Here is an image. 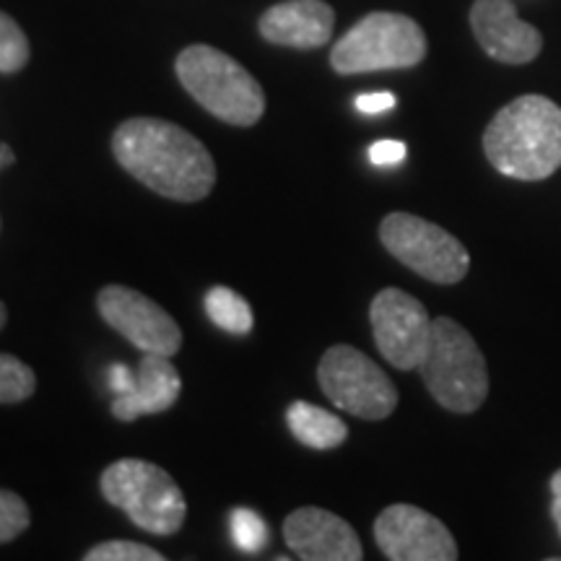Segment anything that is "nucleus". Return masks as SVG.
<instances>
[{
    "label": "nucleus",
    "mask_w": 561,
    "mask_h": 561,
    "mask_svg": "<svg viewBox=\"0 0 561 561\" xmlns=\"http://www.w3.org/2000/svg\"><path fill=\"white\" fill-rule=\"evenodd\" d=\"M13 161V151L5 149V146H0V170H3L5 164H11Z\"/></svg>",
    "instance_id": "27"
},
{
    "label": "nucleus",
    "mask_w": 561,
    "mask_h": 561,
    "mask_svg": "<svg viewBox=\"0 0 561 561\" xmlns=\"http://www.w3.org/2000/svg\"><path fill=\"white\" fill-rule=\"evenodd\" d=\"M112 153L125 172L161 198L195 203L216 185V164L193 133L159 117H133L112 136Z\"/></svg>",
    "instance_id": "1"
},
{
    "label": "nucleus",
    "mask_w": 561,
    "mask_h": 561,
    "mask_svg": "<svg viewBox=\"0 0 561 561\" xmlns=\"http://www.w3.org/2000/svg\"><path fill=\"white\" fill-rule=\"evenodd\" d=\"M335 13L322 0H286L263 13L261 34L271 45L314 50L331 42Z\"/></svg>",
    "instance_id": "14"
},
{
    "label": "nucleus",
    "mask_w": 561,
    "mask_h": 561,
    "mask_svg": "<svg viewBox=\"0 0 561 561\" xmlns=\"http://www.w3.org/2000/svg\"><path fill=\"white\" fill-rule=\"evenodd\" d=\"M284 541L305 561H359L364 557L356 530L322 507H299L284 520Z\"/></svg>",
    "instance_id": "12"
},
{
    "label": "nucleus",
    "mask_w": 561,
    "mask_h": 561,
    "mask_svg": "<svg viewBox=\"0 0 561 561\" xmlns=\"http://www.w3.org/2000/svg\"><path fill=\"white\" fill-rule=\"evenodd\" d=\"M5 320H9V312H5V305H3V301H0V331H3Z\"/></svg>",
    "instance_id": "28"
},
{
    "label": "nucleus",
    "mask_w": 561,
    "mask_h": 561,
    "mask_svg": "<svg viewBox=\"0 0 561 561\" xmlns=\"http://www.w3.org/2000/svg\"><path fill=\"white\" fill-rule=\"evenodd\" d=\"M426 37L416 21L403 13L377 11L339 39L331 53V66L341 76L375 73V70L413 68L424 60Z\"/></svg>",
    "instance_id": "6"
},
{
    "label": "nucleus",
    "mask_w": 561,
    "mask_h": 561,
    "mask_svg": "<svg viewBox=\"0 0 561 561\" xmlns=\"http://www.w3.org/2000/svg\"><path fill=\"white\" fill-rule=\"evenodd\" d=\"M83 561H164V553L136 541H104L83 553Z\"/></svg>",
    "instance_id": "21"
},
{
    "label": "nucleus",
    "mask_w": 561,
    "mask_h": 561,
    "mask_svg": "<svg viewBox=\"0 0 561 561\" xmlns=\"http://www.w3.org/2000/svg\"><path fill=\"white\" fill-rule=\"evenodd\" d=\"M318 382L328 401L341 411L367 421L388 419L398 405V390L390 377L359 348H328L318 364Z\"/></svg>",
    "instance_id": "8"
},
{
    "label": "nucleus",
    "mask_w": 561,
    "mask_h": 561,
    "mask_svg": "<svg viewBox=\"0 0 561 561\" xmlns=\"http://www.w3.org/2000/svg\"><path fill=\"white\" fill-rule=\"evenodd\" d=\"M286 421H289L294 437L312 450H335L348 439V426L320 405L305 401L291 403L286 411Z\"/></svg>",
    "instance_id": "16"
},
{
    "label": "nucleus",
    "mask_w": 561,
    "mask_h": 561,
    "mask_svg": "<svg viewBox=\"0 0 561 561\" xmlns=\"http://www.w3.org/2000/svg\"><path fill=\"white\" fill-rule=\"evenodd\" d=\"M32 515L26 502L9 489H0V543H11L30 528Z\"/></svg>",
    "instance_id": "22"
},
{
    "label": "nucleus",
    "mask_w": 561,
    "mask_h": 561,
    "mask_svg": "<svg viewBox=\"0 0 561 561\" xmlns=\"http://www.w3.org/2000/svg\"><path fill=\"white\" fill-rule=\"evenodd\" d=\"M426 390L442 409L473 413L489 396V369L473 335L450 318H437L419 364Z\"/></svg>",
    "instance_id": "4"
},
{
    "label": "nucleus",
    "mask_w": 561,
    "mask_h": 561,
    "mask_svg": "<svg viewBox=\"0 0 561 561\" xmlns=\"http://www.w3.org/2000/svg\"><path fill=\"white\" fill-rule=\"evenodd\" d=\"M371 333L380 354L396 369H419L432 339L434 320L416 297L382 289L369 307Z\"/></svg>",
    "instance_id": "10"
},
{
    "label": "nucleus",
    "mask_w": 561,
    "mask_h": 561,
    "mask_svg": "<svg viewBox=\"0 0 561 561\" xmlns=\"http://www.w3.org/2000/svg\"><path fill=\"white\" fill-rule=\"evenodd\" d=\"M354 104L362 115H380V112L396 107V94H390V91H371V94L356 96Z\"/></svg>",
    "instance_id": "24"
},
{
    "label": "nucleus",
    "mask_w": 561,
    "mask_h": 561,
    "mask_svg": "<svg viewBox=\"0 0 561 561\" xmlns=\"http://www.w3.org/2000/svg\"><path fill=\"white\" fill-rule=\"evenodd\" d=\"M178 79L187 94L219 121L250 128L263 117V87L227 53L210 45H191L178 58Z\"/></svg>",
    "instance_id": "3"
},
{
    "label": "nucleus",
    "mask_w": 561,
    "mask_h": 561,
    "mask_svg": "<svg viewBox=\"0 0 561 561\" xmlns=\"http://www.w3.org/2000/svg\"><path fill=\"white\" fill-rule=\"evenodd\" d=\"M483 151L491 167L507 178H551L561 167V107L538 94L510 102L483 133Z\"/></svg>",
    "instance_id": "2"
},
{
    "label": "nucleus",
    "mask_w": 561,
    "mask_h": 561,
    "mask_svg": "<svg viewBox=\"0 0 561 561\" xmlns=\"http://www.w3.org/2000/svg\"><path fill=\"white\" fill-rule=\"evenodd\" d=\"M133 385H136V375L125 367V364H112L110 367V390L115 392V396H125V392L133 390Z\"/></svg>",
    "instance_id": "25"
},
{
    "label": "nucleus",
    "mask_w": 561,
    "mask_h": 561,
    "mask_svg": "<svg viewBox=\"0 0 561 561\" xmlns=\"http://www.w3.org/2000/svg\"><path fill=\"white\" fill-rule=\"evenodd\" d=\"M380 240L396 261L434 284H458L471 268V255L460 240L421 216L403 210L385 216Z\"/></svg>",
    "instance_id": "7"
},
{
    "label": "nucleus",
    "mask_w": 561,
    "mask_h": 561,
    "mask_svg": "<svg viewBox=\"0 0 561 561\" xmlns=\"http://www.w3.org/2000/svg\"><path fill=\"white\" fill-rule=\"evenodd\" d=\"M405 144L401 140H377L375 146L369 149V161L377 167H392V164H401L405 159Z\"/></svg>",
    "instance_id": "23"
},
{
    "label": "nucleus",
    "mask_w": 561,
    "mask_h": 561,
    "mask_svg": "<svg viewBox=\"0 0 561 561\" xmlns=\"http://www.w3.org/2000/svg\"><path fill=\"white\" fill-rule=\"evenodd\" d=\"M180 371L174 369L170 356L144 354V359L138 364L136 385L125 396H115L112 416L128 424V421H136L140 416L164 413L180 401Z\"/></svg>",
    "instance_id": "15"
},
{
    "label": "nucleus",
    "mask_w": 561,
    "mask_h": 561,
    "mask_svg": "<svg viewBox=\"0 0 561 561\" xmlns=\"http://www.w3.org/2000/svg\"><path fill=\"white\" fill-rule=\"evenodd\" d=\"M30 60V42L9 13L0 11V73H16Z\"/></svg>",
    "instance_id": "20"
},
{
    "label": "nucleus",
    "mask_w": 561,
    "mask_h": 561,
    "mask_svg": "<svg viewBox=\"0 0 561 561\" xmlns=\"http://www.w3.org/2000/svg\"><path fill=\"white\" fill-rule=\"evenodd\" d=\"M375 541L392 561H455L458 543L447 525L413 504H392L375 520Z\"/></svg>",
    "instance_id": "11"
},
{
    "label": "nucleus",
    "mask_w": 561,
    "mask_h": 561,
    "mask_svg": "<svg viewBox=\"0 0 561 561\" xmlns=\"http://www.w3.org/2000/svg\"><path fill=\"white\" fill-rule=\"evenodd\" d=\"M229 528H231V538H234L237 549L244 553L263 551V546L268 543V525H265V520L257 515V512H252L248 507L231 510Z\"/></svg>",
    "instance_id": "19"
},
{
    "label": "nucleus",
    "mask_w": 561,
    "mask_h": 561,
    "mask_svg": "<svg viewBox=\"0 0 561 561\" xmlns=\"http://www.w3.org/2000/svg\"><path fill=\"white\" fill-rule=\"evenodd\" d=\"M471 26L486 55L510 66L536 60L543 47L541 32L525 24L510 0H476Z\"/></svg>",
    "instance_id": "13"
},
{
    "label": "nucleus",
    "mask_w": 561,
    "mask_h": 561,
    "mask_svg": "<svg viewBox=\"0 0 561 561\" xmlns=\"http://www.w3.org/2000/svg\"><path fill=\"white\" fill-rule=\"evenodd\" d=\"M100 489L104 500L123 510L140 530L172 536L185 525V494L164 468L149 460L123 458L112 462L104 468Z\"/></svg>",
    "instance_id": "5"
},
{
    "label": "nucleus",
    "mask_w": 561,
    "mask_h": 561,
    "mask_svg": "<svg viewBox=\"0 0 561 561\" xmlns=\"http://www.w3.org/2000/svg\"><path fill=\"white\" fill-rule=\"evenodd\" d=\"M37 390V375L16 356L0 354V403H21Z\"/></svg>",
    "instance_id": "18"
},
{
    "label": "nucleus",
    "mask_w": 561,
    "mask_h": 561,
    "mask_svg": "<svg viewBox=\"0 0 561 561\" xmlns=\"http://www.w3.org/2000/svg\"><path fill=\"white\" fill-rule=\"evenodd\" d=\"M203 305H206V314L210 322L231 335H248L252 325H255L248 299L227 289V286H214L206 294V299H203Z\"/></svg>",
    "instance_id": "17"
},
{
    "label": "nucleus",
    "mask_w": 561,
    "mask_h": 561,
    "mask_svg": "<svg viewBox=\"0 0 561 561\" xmlns=\"http://www.w3.org/2000/svg\"><path fill=\"white\" fill-rule=\"evenodd\" d=\"M551 494H553L551 517H553V523H557L559 536H561V471H557V473L551 476Z\"/></svg>",
    "instance_id": "26"
},
{
    "label": "nucleus",
    "mask_w": 561,
    "mask_h": 561,
    "mask_svg": "<svg viewBox=\"0 0 561 561\" xmlns=\"http://www.w3.org/2000/svg\"><path fill=\"white\" fill-rule=\"evenodd\" d=\"M104 322L144 354L172 356L182 348V331L164 307L128 286L110 284L96 297Z\"/></svg>",
    "instance_id": "9"
}]
</instances>
